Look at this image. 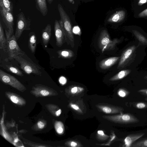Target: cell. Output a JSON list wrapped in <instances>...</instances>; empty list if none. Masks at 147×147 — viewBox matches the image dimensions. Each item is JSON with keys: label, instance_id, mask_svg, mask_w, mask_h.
Here are the masks:
<instances>
[{"label": "cell", "instance_id": "cell-2", "mask_svg": "<svg viewBox=\"0 0 147 147\" xmlns=\"http://www.w3.org/2000/svg\"><path fill=\"white\" fill-rule=\"evenodd\" d=\"M118 42V40L116 39L111 40L106 30H103L101 32L99 37L98 45L102 52L113 50Z\"/></svg>", "mask_w": 147, "mask_h": 147}, {"label": "cell", "instance_id": "cell-32", "mask_svg": "<svg viewBox=\"0 0 147 147\" xmlns=\"http://www.w3.org/2000/svg\"><path fill=\"white\" fill-rule=\"evenodd\" d=\"M126 92L123 89H120L118 91V95L121 97H124L126 95Z\"/></svg>", "mask_w": 147, "mask_h": 147}, {"label": "cell", "instance_id": "cell-12", "mask_svg": "<svg viewBox=\"0 0 147 147\" xmlns=\"http://www.w3.org/2000/svg\"><path fill=\"white\" fill-rule=\"evenodd\" d=\"M135 49L134 46H132L125 50L122 53L117 68L121 67L130 57Z\"/></svg>", "mask_w": 147, "mask_h": 147}, {"label": "cell", "instance_id": "cell-15", "mask_svg": "<svg viewBox=\"0 0 147 147\" xmlns=\"http://www.w3.org/2000/svg\"><path fill=\"white\" fill-rule=\"evenodd\" d=\"M7 40L5 37L1 22H0V49L5 52L7 50Z\"/></svg>", "mask_w": 147, "mask_h": 147}, {"label": "cell", "instance_id": "cell-7", "mask_svg": "<svg viewBox=\"0 0 147 147\" xmlns=\"http://www.w3.org/2000/svg\"><path fill=\"white\" fill-rule=\"evenodd\" d=\"M103 117L115 123L123 124L135 123L138 120L133 115L128 114L103 116Z\"/></svg>", "mask_w": 147, "mask_h": 147}, {"label": "cell", "instance_id": "cell-35", "mask_svg": "<svg viewBox=\"0 0 147 147\" xmlns=\"http://www.w3.org/2000/svg\"><path fill=\"white\" fill-rule=\"evenodd\" d=\"M11 99L13 102L15 103H17L18 101V98L15 96H11Z\"/></svg>", "mask_w": 147, "mask_h": 147}, {"label": "cell", "instance_id": "cell-41", "mask_svg": "<svg viewBox=\"0 0 147 147\" xmlns=\"http://www.w3.org/2000/svg\"><path fill=\"white\" fill-rule=\"evenodd\" d=\"M49 4H51L53 1V0H47Z\"/></svg>", "mask_w": 147, "mask_h": 147}, {"label": "cell", "instance_id": "cell-36", "mask_svg": "<svg viewBox=\"0 0 147 147\" xmlns=\"http://www.w3.org/2000/svg\"><path fill=\"white\" fill-rule=\"evenodd\" d=\"M70 146L72 147L78 146V144L77 142L74 141H71L69 143Z\"/></svg>", "mask_w": 147, "mask_h": 147}, {"label": "cell", "instance_id": "cell-22", "mask_svg": "<svg viewBox=\"0 0 147 147\" xmlns=\"http://www.w3.org/2000/svg\"><path fill=\"white\" fill-rule=\"evenodd\" d=\"M132 31L141 42L144 44H147V39L144 36L136 30H133Z\"/></svg>", "mask_w": 147, "mask_h": 147}, {"label": "cell", "instance_id": "cell-13", "mask_svg": "<svg viewBox=\"0 0 147 147\" xmlns=\"http://www.w3.org/2000/svg\"><path fill=\"white\" fill-rule=\"evenodd\" d=\"M51 27L50 24H47L42 32V38L43 44L46 45L49 43L51 36Z\"/></svg>", "mask_w": 147, "mask_h": 147}, {"label": "cell", "instance_id": "cell-14", "mask_svg": "<svg viewBox=\"0 0 147 147\" xmlns=\"http://www.w3.org/2000/svg\"><path fill=\"white\" fill-rule=\"evenodd\" d=\"M37 9L43 16L47 15L48 9L46 0H35Z\"/></svg>", "mask_w": 147, "mask_h": 147}, {"label": "cell", "instance_id": "cell-26", "mask_svg": "<svg viewBox=\"0 0 147 147\" xmlns=\"http://www.w3.org/2000/svg\"><path fill=\"white\" fill-rule=\"evenodd\" d=\"M137 13L135 16L136 18L147 19V8Z\"/></svg>", "mask_w": 147, "mask_h": 147}, {"label": "cell", "instance_id": "cell-27", "mask_svg": "<svg viewBox=\"0 0 147 147\" xmlns=\"http://www.w3.org/2000/svg\"><path fill=\"white\" fill-rule=\"evenodd\" d=\"M131 146L135 147H147V139L139 141L133 144Z\"/></svg>", "mask_w": 147, "mask_h": 147}, {"label": "cell", "instance_id": "cell-5", "mask_svg": "<svg viewBox=\"0 0 147 147\" xmlns=\"http://www.w3.org/2000/svg\"><path fill=\"white\" fill-rule=\"evenodd\" d=\"M7 40V52L9 58L14 59L18 55H23L25 53L20 48L15 35H13Z\"/></svg>", "mask_w": 147, "mask_h": 147}, {"label": "cell", "instance_id": "cell-6", "mask_svg": "<svg viewBox=\"0 0 147 147\" xmlns=\"http://www.w3.org/2000/svg\"><path fill=\"white\" fill-rule=\"evenodd\" d=\"M0 13L2 20L8 30H5L7 39L10 38L13 34L14 18L12 12L0 8Z\"/></svg>", "mask_w": 147, "mask_h": 147}, {"label": "cell", "instance_id": "cell-43", "mask_svg": "<svg viewBox=\"0 0 147 147\" xmlns=\"http://www.w3.org/2000/svg\"><path fill=\"white\" fill-rule=\"evenodd\" d=\"M145 78L146 79H147V76H146L145 77Z\"/></svg>", "mask_w": 147, "mask_h": 147}, {"label": "cell", "instance_id": "cell-24", "mask_svg": "<svg viewBox=\"0 0 147 147\" xmlns=\"http://www.w3.org/2000/svg\"><path fill=\"white\" fill-rule=\"evenodd\" d=\"M7 68V70L21 77L24 76L22 71L16 67L12 66H8Z\"/></svg>", "mask_w": 147, "mask_h": 147}, {"label": "cell", "instance_id": "cell-16", "mask_svg": "<svg viewBox=\"0 0 147 147\" xmlns=\"http://www.w3.org/2000/svg\"><path fill=\"white\" fill-rule=\"evenodd\" d=\"M96 106L101 111L106 114L117 113L120 111L118 108L109 106L99 105Z\"/></svg>", "mask_w": 147, "mask_h": 147}, {"label": "cell", "instance_id": "cell-19", "mask_svg": "<svg viewBox=\"0 0 147 147\" xmlns=\"http://www.w3.org/2000/svg\"><path fill=\"white\" fill-rule=\"evenodd\" d=\"M144 134H132L127 136L125 139V144L126 147H130L132 144L144 135Z\"/></svg>", "mask_w": 147, "mask_h": 147}, {"label": "cell", "instance_id": "cell-42", "mask_svg": "<svg viewBox=\"0 0 147 147\" xmlns=\"http://www.w3.org/2000/svg\"><path fill=\"white\" fill-rule=\"evenodd\" d=\"M73 0H69V1L71 3L73 1Z\"/></svg>", "mask_w": 147, "mask_h": 147}, {"label": "cell", "instance_id": "cell-37", "mask_svg": "<svg viewBox=\"0 0 147 147\" xmlns=\"http://www.w3.org/2000/svg\"><path fill=\"white\" fill-rule=\"evenodd\" d=\"M37 125L38 127L40 129H42L44 127V124L42 121H40L38 122Z\"/></svg>", "mask_w": 147, "mask_h": 147}, {"label": "cell", "instance_id": "cell-8", "mask_svg": "<svg viewBox=\"0 0 147 147\" xmlns=\"http://www.w3.org/2000/svg\"><path fill=\"white\" fill-rule=\"evenodd\" d=\"M0 79L4 83L17 88L24 87L21 83L14 76L0 69Z\"/></svg>", "mask_w": 147, "mask_h": 147}, {"label": "cell", "instance_id": "cell-11", "mask_svg": "<svg viewBox=\"0 0 147 147\" xmlns=\"http://www.w3.org/2000/svg\"><path fill=\"white\" fill-rule=\"evenodd\" d=\"M119 58V57H114L104 59L99 63V67L103 69H108L114 65Z\"/></svg>", "mask_w": 147, "mask_h": 147}, {"label": "cell", "instance_id": "cell-1", "mask_svg": "<svg viewBox=\"0 0 147 147\" xmlns=\"http://www.w3.org/2000/svg\"><path fill=\"white\" fill-rule=\"evenodd\" d=\"M57 7L61 18L59 22L64 35L65 41L68 45H70L72 47H73L74 40L71 21L60 4H58Z\"/></svg>", "mask_w": 147, "mask_h": 147}, {"label": "cell", "instance_id": "cell-39", "mask_svg": "<svg viewBox=\"0 0 147 147\" xmlns=\"http://www.w3.org/2000/svg\"><path fill=\"white\" fill-rule=\"evenodd\" d=\"M61 109H59L57 111L55 112V114L57 116H59L60 115L61 113Z\"/></svg>", "mask_w": 147, "mask_h": 147}, {"label": "cell", "instance_id": "cell-29", "mask_svg": "<svg viewBox=\"0 0 147 147\" xmlns=\"http://www.w3.org/2000/svg\"><path fill=\"white\" fill-rule=\"evenodd\" d=\"M58 127L57 129V132L59 134L63 133L64 131V128L63 124L61 122H59L58 124Z\"/></svg>", "mask_w": 147, "mask_h": 147}, {"label": "cell", "instance_id": "cell-21", "mask_svg": "<svg viewBox=\"0 0 147 147\" xmlns=\"http://www.w3.org/2000/svg\"><path fill=\"white\" fill-rule=\"evenodd\" d=\"M130 72V70L129 69L121 70L110 78L109 80L111 81H115L121 80L126 76Z\"/></svg>", "mask_w": 147, "mask_h": 147}, {"label": "cell", "instance_id": "cell-30", "mask_svg": "<svg viewBox=\"0 0 147 147\" xmlns=\"http://www.w3.org/2000/svg\"><path fill=\"white\" fill-rule=\"evenodd\" d=\"M72 32L74 33L79 35H80L81 34L80 29L78 26H75L73 28Z\"/></svg>", "mask_w": 147, "mask_h": 147}, {"label": "cell", "instance_id": "cell-33", "mask_svg": "<svg viewBox=\"0 0 147 147\" xmlns=\"http://www.w3.org/2000/svg\"><path fill=\"white\" fill-rule=\"evenodd\" d=\"M145 104L143 102H139L136 105V107L138 109H143L146 107Z\"/></svg>", "mask_w": 147, "mask_h": 147}, {"label": "cell", "instance_id": "cell-38", "mask_svg": "<svg viewBox=\"0 0 147 147\" xmlns=\"http://www.w3.org/2000/svg\"><path fill=\"white\" fill-rule=\"evenodd\" d=\"M59 82L61 84H64L66 83L67 80L65 78L62 77L60 79Z\"/></svg>", "mask_w": 147, "mask_h": 147}, {"label": "cell", "instance_id": "cell-10", "mask_svg": "<svg viewBox=\"0 0 147 147\" xmlns=\"http://www.w3.org/2000/svg\"><path fill=\"white\" fill-rule=\"evenodd\" d=\"M126 12L124 9H121L116 11L108 19L109 22L117 23L123 21L125 18Z\"/></svg>", "mask_w": 147, "mask_h": 147}, {"label": "cell", "instance_id": "cell-28", "mask_svg": "<svg viewBox=\"0 0 147 147\" xmlns=\"http://www.w3.org/2000/svg\"><path fill=\"white\" fill-rule=\"evenodd\" d=\"M98 138L100 139L104 140L107 139L109 136L105 134L103 131L101 130H98L97 131Z\"/></svg>", "mask_w": 147, "mask_h": 147}, {"label": "cell", "instance_id": "cell-18", "mask_svg": "<svg viewBox=\"0 0 147 147\" xmlns=\"http://www.w3.org/2000/svg\"><path fill=\"white\" fill-rule=\"evenodd\" d=\"M57 53L58 57L65 59H70L73 57L74 55V52L68 49H63L58 50Z\"/></svg>", "mask_w": 147, "mask_h": 147}, {"label": "cell", "instance_id": "cell-31", "mask_svg": "<svg viewBox=\"0 0 147 147\" xmlns=\"http://www.w3.org/2000/svg\"><path fill=\"white\" fill-rule=\"evenodd\" d=\"M70 107L73 109L80 113L82 112V110L78 105L72 103H70Z\"/></svg>", "mask_w": 147, "mask_h": 147}, {"label": "cell", "instance_id": "cell-20", "mask_svg": "<svg viewBox=\"0 0 147 147\" xmlns=\"http://www.w3.org/2000/svg\"><path fill=\"white\" fill-rule=\"evenodd\" d=\"M0 8L6 11L12 12L13 5L10 0H0Z\"/></svg>", "mask_w": 147, "mask_h": 147}, {"label": "cell", "instance_id": "cell-17", "mask_svg": "<svg viewBox=\"0 0 147 147\" xmlns=\"http://www.w3.org/2000/svg\"><path fill=\"white\" fill-rule=\"evenodd\" d=\"M28 47L32 53L35 52L36 45V37L35 33L30 32L29 34Z\"/></svg>", "mask_w": 147, "mask_h": 147}, {"label": "cell", "instance_id": "cell-9", "mask_svg": "<svg viewBox=\"0 0 147 147\" xmlns=\"http://www.w3.org/2000/svg\"><path fill=\"white\" fill-rule=\"evenodd\" d=\"M54 32L56 45L61 47L65 41L64 35L59 22L55 20L54 22Z\"/></svg>", "mask_w": 147, "mask_h": 147}, {"label": "cell", "instance_id": "cell-23", "mask_svg": "<svg viewBox=\"0 0 147 147\" xmlns=\"http://www.w3.org/2000/svg\"><path fill=\"white\" fill-rule=\"evenodd\" d=\"M134 5L135 7L138 8L137 13L139 10L140 11L141 8L144 7L147 5V0H135Z\"/></svg>", "mask_w": 147, "mask_h": 147}, {"label": "cell", "instance_id": "cell-25", "mask_svg": "<svg viewBox=\"0 0 147 147\" xmlns=\"http://www.w3.org/2000/svg\"><path fill=\"white\" fill-rule=\"evenodd\" d=\"M84 89L82 87L74 86H72L70 88L71 93L73 94H76L81 92L84 90Z\"/></svg>", "mask_w": 147, "mask_h": 147}, {"label": "cell", "instance_id": "cell-4", "mask_svg": "<svg viewBox=\"0 0 147 147\" xmlns=\"http://www.w3.org/2000/svg\"><path fill=\"white\" fill-rule=\"evenodd\" d=\"M30 19L26 18L23 12H21L18 14L15 34L17 40L24 30H30Z\"/></svg>", "mask_w": 147, "mask_h": 147}, {"label": "cell", "instance_id": "cell-3", "mask_svg": "<svg viewBox=\"0 0 147 147\" xmlns=\"http://www.w3.org/2000/svg\"><path fill=\"white\" fill-rule=\"evenodd\" d=\"M14 59L18 62L20 68L27 74H33L39 76H41L42 73L39 67L34 63L22 58L20 55L16 56Z\"/></svg>", "mask_w": 147, "mask_h": 147}, {"label": "cell", "instance_id": "cell-34", "mask_svg": "<svg viewBox=\"0 0 147 147\" xmlns=\"http://www.w3.org/2000/svg\"><path fill=\"white\" fill-rule=\"evenodd\" d=\"M41 94L44 96H47L48 95L49 92L47 90L45 89L42 90L40 92Z\"/></svg>", "mask_w": 147, "mask_h": 147}, {"label": "cell", "instance_id": "cell-40", "mask_svg": "<svg viewBox=\"0 0 147 147\" xmlns=\"http://www.w3.org/2000/svg\"><path fill=\"white\" fill-rule=\"evenodd\" d=\"M139 91L141 92H143L145 93L146 94H147V89H142L140 90Z\"/></svg>", "mask_w": 147, "mask_h": 147}]
</instances>
